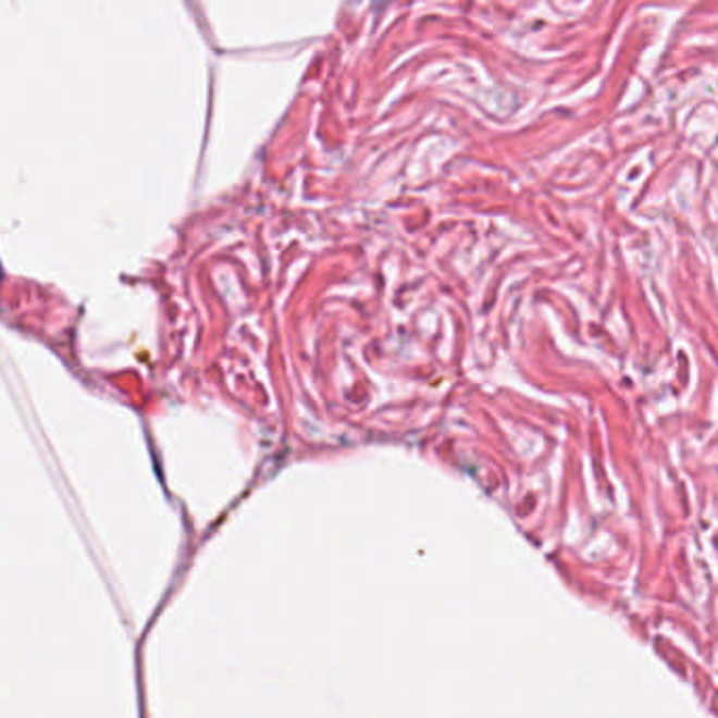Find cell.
Segmentation results:
<instances>
[{"instance_id":"cell-1","label":"cell","mask_w":718,"mask_h":718,"mask_svg":"<svg viewBox=\"0 0 718 718\" xmlns=\"http://www.w3.org/2000/svg\"><path fill=\"white\" fill-rule=\"evenodd\" d=\"M375 2H384V0H375Z\"/></svg>"}]
</instances>
